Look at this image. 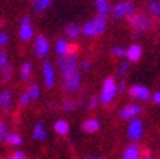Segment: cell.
Masks as SVG:
<instances>
[{"label":"cell","instance_id":"obj_4","mask_svg":"<svg viewBox=\"0 0 160 159\" xmlns=\"http://www.w3.org/2000/svg\"><path fill=\"white\" fill-rule=\"evenodd\" d=\"M117 92L119 90H117V85L114 82V79L113 77H107L103 82V86H102V93H100V98H99L100 102L103 103V105L110 103L114 99Z\"/></svg>","mask_w":160,"mask_h":159},{"label":"cell","instance_id":"obj_9","mask_svg":"<svg viewBox=\"0 0 160 159\" xmlns=\"http://www.w3.org/2000/svg\"><path fill=\"white\" fill-rule=\"evenodd\" d=\"M130 96L136 100H149L150 98V92L146 86H142V85H133L129 90Z\"/></svg>","mask_w":160,"mask_h":159},{"label":"cell","instance_id":"obj_17","mask_svg":"<svg viewBox=\"0 0 160 159\" xmlns=\"http://www.w3.org/2000/svg\"><path fill=\"white\" fill-rule=\"evenodd\" d=\"M96 7L97 12H99V16H104L107 17L109 13L112 12V6L107 0H96Z\"/></svg>","mask_w":160,"mask_h":159},{"label":"cell","instance_id":"obj_23","mask_svg":"<svg viewBox=\"0 0 160 159\" xmlns=\"http://www.w3.org/2000/svg\"><path fill=\"white\" fill-rule=\"evenodd\" d=\"M22 142H23V138L20 135H17V133H9V136L6 139L7 145H12V146H19L22 145Z\"/></svg>","mask_w":160,"mask_h":159},{"label":"cell","instance_id":"obj_8","mask_svg":"<svg viewBox=\"0 0 160 159\" xmlns=\"http://www.w3.org/2000/svg\"><path fill=\"white\" fill-rule=\"evenodd\" d=\"M19 36L22 40L27 42L33 37V27L30 26V17L29 16H24L22 19V24H20V29H19Z\"/></svg>","mask_w":160,"mask_h":159},{"label":"cell","instance_id":"obj_36","mask_svg":"<svg viewBox=\"0 0 160 159\" xmlns=\"http://www.w3.org/2000/svg\"><path fill=\"white\" fill-rule=\"evenodd\" d=\"M82 69L83 70H90V62L89 60H83V62H82Z\"/></svg>","mask_w":160,"mask_h":159},{"label":"cell","instance_id":"obj_5","mask_svg":"<svg viewBox=\"0 0 160 159\" xmlns=\"http://www.w3.org/2000/svg\"><path fill=\"white\" fill-rule=\"evenodd\" d=\"M134 12V4L133 2H122L117 3L113 7V16L114 19H123V17H129L130 14Z\"/></svg>","mask_w":160,"mask_h":159},{"label":"cell","instance_id":"obj_21","mask_svg":"<svg viewBox=\"0 0 160 159\" xmlns=\"http://www.w3.org/2000/svg\"><path fill=\"white\" fill-rule=\"evenodd\" d=\"M147 9H149L152 16L160 19V0H152V2L147 4Z\"/></svg>","mask_w":160,"mask_h":159},{"label":"cell","instance_id":"obj_6","mask_svg":"<svg viewBox=\"0 0 160 159\" xmlns=\"http://www.w3.org/2000/svg\"><path fill=\"white\" fill-rule=\"evenodd\" d=\"M143 135V123L140 119H132L130 120V125L127 128V136H129L132 140H137L142 138Z\"/></svg>","mask_w":160,"mask_h":159},{"label":"cell","instance_id":"obj_29","mask_svg":"<svg viewBox=\"0 0 160 159\" xmlns=\"http://www.w3.org/2000/svg\"><path fill=\"white\" fill-rule=\"evenodd\" d=\"M74 108H76V105L72 100H66L63 103V110H66V112H72V110H74Z\"/></svg>","mask_w":160,"mask_h":159},{"label":"cell","instance_id":"obj_30","mask_svg":"<svg viewBox=\"0 0 160 159\" xmlns=\"http://www.w3.org/2000/svg\"><path fill=\"white\" fill-rule=\"evenodd\" d=\"M30 99H32V98H30L29 93H23V95L20 96V100H19V102H20V105H22V106H26L27 103H29Z\"/></svg>","mask_w":160,"mask_h":159},{"label":"cell","instance_id":"obj_1","mask_svg":"<svg viewBox=\"0 0 160 159\" xmlns=\"http://www.w3.org/2000/svg\"><path fill=\"white\" fill-rule=\"evenodd\" d=\"M127 22L134 30V33H144L153 29L154 22L153 17L147 13H142V12H133L127 17Z\"/></svg>","mask_w":160,"mask_h":159},{"label":"cell","instance_id":"obj_15","mask_svg":"<svg viewBox=\"0 0 160 159\" xmlns=\"http://www.w3.org/2000/svg\"><path fill=\"white\" fill-rule=\"evenodd\" d=\"M70 49H72V45H69L66 40L59 39L56 42V52L59 56H67V55H70Z\"/></svg>","mask_w":160,"mask_h":159},{"label":"cell","instance_id":"obj_18","mask_svg":"<svg viewBox=\"0 0 160 159\" xmlns=\"http://www.w3.org/2000/svg\"><path fill=\"white\" fill-rule=\"evenodd\" d=\"M54 130H56V133L64 136V135H67V133H69L70 126H69V123H67L66 120L60 119V120H57V122L54 123Z\"/></svg>","mask_w":160,"mask_h":159},{"label":"cell","instance_id":"obj_24","mask_svg":"<svg viewBox=\"0 0 160 159\" xmlns=\"http://www.w3.org/2000/svg\"><path fill=\"white\" fill-rule=\"evenodd\" d=\"M30 73H32V65L29 62H26L22 66V70H20V79L22 80H27L30 77Z\"/></svg>","mask_w":160,"mask_h":159},{"label":"cell","instance_id":"obj_2","mask_svg":"<svg viewBox=\"0 0 160 159\" xmlns=\"http://www.w3.org/2000/svg\"><path fill=\"white\" fill-rule=\"evenodd\" d=\"M59 69L63 75V79L72 77L74 75H79V62L76 59V55H67V56H60L57 60Z\"/></svg>","mask_w":160,"mask_h":159},{"label":"cell","instance_id":"obj_41","mask_svg":"<svg viewBox=\"0 0 160 159\" xmlns=\"http://www.w3.org/2000/svg\"><path fill=\"white\" fill-rule=\"evenodd\" d=\"M2 125H3V122H2V120H0V126H2Z\"/></svg>","mask_w":160,"mask_h":159},{"label":"cell","instance_id":"obj_37","mask_svg":"<svg viewBox=\"0 0 160 159\" xmlns=\"http://www.w3.org/2000/svg\"><path fill=\"white\" fill-rule=\"evenodd\" d=\"M153 100H154V103H157V105H160V92H156V93H154Z\"/></svg>","mask_w":160,"mask_h":159},{"label":"cell","instance_id":"obj_16","mask_svg":"<svg viewBox=\"0 0 160 159\" xmlns=\"http://www.w3.org/2000/svg\"><path fill=\"white\" fill-rule=\"evenodd\" d=\"M99 128H100V123L97 119H87V120H84L83 125H82V129L86 133H94L99 130Z\"/></svg>","mask_w":160,"mask_h":159},{"label":"cell","instance_id":"obj_19","mask_svg":"<svg viewBox=\"0 0 160 159\" xmlns=\"http://www.w3.org/2000/svg\"><path fill=\"white\" fill-rule=\"evenodd\" d=\"M82 32H83V29L80 26H77V24H73V23L67 24V26L64 27V33H66L69 37H77Z\"/></svg>","mask_w":160,"mask_h":159},{"label":"cell","instance_id":"obj_33","mask_svg":"<svg viewBox=\"0 0 160 159\" xmlns=\"http://www.w3.org/2000/svg\"><path fill=\"white\" fill-rule=\"evenodd\" d=\"M127 70H129V63H127V62H124L123 65L120 66L119 75H120V76H124V75H126V73H127Z\"/></svg>","mask_w":160,"mask_h":159},{"label":"cell","instance_id":"obj_27","mask_svg":"<svg viewBox=\"0 0 160 159\" xmlns=\"http://www.w3.org/2000/svg\"><path fill=\"white\" fill-rule=\"evenodd\" d=\"M112 53H113L114 56H119V57L127 56V50H124L123 47H120V46H114L113 49H112Z\"/></svg>","mask_w":160,"mask_h":159},{"label":"cell","instance_id":"obj_42","mask_svg":"<svg viewBox=\"0 0 160 159\" xmlns=\"http://www.w3.org/2000/svg\"><path fill=\"white\" fill-rule=\"evenodd\" d=\"M6 159H9V158H6Z\"/></svg>","mask_w":160,"mask_h":159},{"label":"cell","instance_id":"obj_35","mask_svg":"<svg viewBox=\"0 0 160 159\" xmlns=\"http://www.w3.org/2000/svg\"><path fill=\"white\" fill-rule=\"evenodd\" d=\"M99 100L100 99H97L96 96L92 98V99H90V102H89V108H90V109H94V108L97 106V102H99Z\"/></svg>","mask_w":160,"mask_h":159},{"label":"cell","instance_id":"obj_7","mask_svg":"<svg viewBox=\"0 0 160 159\" xmlns=\"http://www.w3.org/2000/svg\"><path fill=\"white\" fill-rule=\"evenodd\" d=\"M50 50V45L44 36H37L34 40V55L37 57H44Z\"/></svg>","mask_w":160,"mask_h":159},{"label":"cell","instance_id":"obj_10","mask_svg":"<svg viewBox=\"0 0 160 159\" xmlns=\"http://www.w3.org/2000/svg\"><path fill=\"white\" fill-rule=\"evenodd\" d=\"M140 112H142V108L139 105H127L120 110V118L132 120V119H136Z\"/></svg>","mask_w":160,"mask_h":159},{"label":"cell","instance_id":"obj_13","mask_svg":"<svg viewBox=\"0 0 160 159\" xmlns=\"http://www.w3.org/2000/svg\"><path fill=\"white\" fill-rule=\"evenodd\" d=\"M12 103H13V98H12V92L10 90H3L0 93V106L4 110L12 109Z\"/></svg>","mask_w":160,"mask_h":159},{"label":"cell","instance_id":"obj_32","mask_svg":"<svg viewBox=\"0 0 160 159\" xmlns=\"http://www.w3.org/2000/svg\"><path fill=\"white\" fill-rule=\"evenodd\" d=\"M7 63H9L7 62V55L4 52H0V69H3Z\"/></svg>","mask_w":160,"mask_h":159},{"label":"cell","instance_id":"obj_40","mask_svg":"<svg viewBox=\"0 0 160 159\" xmlns=\"http://www.w3.org/2000/svg\"><path fill=\"white\" fill-rule=\"evenodd\" d=\"M143 159H153V158H152V156H144Z\"/></svg>","mask_w":160,"mask_h":159},{"label":"cell","instance_id":"obj_12","mask_svg":"<svg viewBox=\"0 0 160 159\" xmlns=\"http://www.w3.org/2000/svg\"><path fill=\"white\" fill-rule=\"evenodd\" d=\"M142 153H140V148L137 145H129L124 149L122 159H140Z\"/></svg>","mask_w":160,"mask_h":159},{"label":"cell","instance_id":"obj_11","mask_svg":"<svg viewBox=\"0 0 160 159\" xmlns=\"http://www.w3.org/2000/svg\"><path fill=\"white\" fill-rule=\"evenodd\" d=\"M43 77H44V85L47 87H52L54 85V70L53 66L49 62L43 63Z\"/></svg>","mask_w":160,"mask_h":159},{"label":"cell","instance_id":"obj_28","mask_svg":"<svg viewBox=\"0 0 160 159\" xmlns=\"http://www.w3.org/2000/svg\"><path fill=\"white\" fill-rule=\"evenodd\" d=\"M9 129H7V125H2L0 126V140L2 142H6V139H7V136H9Z\"/></svg>","mask_w":160,"mask_h":159},{"label":"cell","instance_id":"obj_3","mask_svg":"<svg viewBox=\"0 0 160 159\" xmlns=\"http://www.w3.org/2000/svg\"><path fill=\"white\" fill-rule=\"evenodd\" d=\"M106 19L104 16H97L94 19L89 20L86 24H84L82 29H83V34L86 36H97V34H102L106 29Z\"/></svg>","mask_w":160,"mask_h":159},{"label":"cell","instance_id":"obj_38","mask_svg":"<svg viewBox=\"0 0 160 159\" xmlns=\"http://www.w3.org/2000/svg\"><path fill=\"white\" fill-rule=\"evenodd\" d=\"M124 89H126V85H124L123 82L120 83L119 86H117V90H119V92H124Z\"/></svg>","mask_w":160,"mask_h":159},{"label":"cell","instance_id":"obj_39","mask_svg":"<svg viewBox=\"0 0 160 159\" xmlns=\"http://www.w3.org/2000/svg\"><path fill=\"white\" fill-rule=\"evenodd\" d=\"M86 159H102V158H99V156H89V158H86Z\"/></svg>","mask_w":160,"mask_h":159},{"label":"cell","instance_id":"obj_31","mask_svg":"<svg viewBox=\"0 0 160 159\" xmlns=\"http://www.w3.org/2000/svg\"><path fill=\"white\" fill-rule=\"evenodd\" d=\"M7 43H9V34L2 32L0 33V46H6Z\"/></svg>","mask_w":160,"mask_h":159},{"label":"cell","instance_id":"obj_20","mask_svg":"<svg viewBox=\"0 0 160 159\" xmlns=\"http://www.w3.org/2000/svg\"><path fill=\"white\" fill-rule=\"evenodd\" d=\"M33 138L37 140H44L46 139V129L42 123H36L33 129Z\"/></svg>","mask_w":160,"mask_h":159},{"label":"cell","instance_id":"obj_14","mask_svg":"<svg viewBox=\"0 0 160 159\" xmlns=\"http://www.w3.org/2000/svg\"><path fill=\"white\" fill-rule=\"evenodd\" d=\"M142 53H143V50H142V47H140L139 45H132V46L127 49V59H129L130 62H137V60L142 57Z\"/></svg>","mask_w":160,"mask_h":159},{"label":"cell","instance_id":"obj_25","mask_svg":"<svg viewBox=\"0 0 160 159\" xmlns=\"http://www.w3.org/2000/svg\"><path fill=\"white\" fill-rule=\"evenodd\" d=\"M30 95V98L33 100H36V99H39V96H40V87H39V85H36V83H33V85H30V87H29V92H27Z\"/></svg>","mask_w":160,"mask_h":159},{"label":"cell","instance_id":"obj_22","mask_svg":"<svg viewBox=\"0 0 160 159\" xmlns=\"http://www.w3.org/2000/svg\"><path fill=\"white\" fill-rule=\"evenodd\" d=\"M50 3H52V0H33V6L37 13L44 12V10L50 6Z\"/></svg>","mask_w":160,"mask_h":159},{"label":"cell","instance_id":"obj_26","mask_svg":"<svg viewBox=\"0 0 160 159\" xmlns=\"http://www.w3.org/2000/svg\"><path fill=\"white\" fill-rule=\"evenodd\" d=\"M2 72H3V80H4V82H9L10 77H12V65H10V63H7L6 66L2 69Z\"/></svg>","mask_w":160,"mask_h":159},{"label":"cell","instance_id":"obj_34","mask_svg":"<svg viewBox=\"0 0 160 159\" xmlns=\"http://www.w3.org/2000/svg\"><path fill=\"white\" fill-rule=\"evenodd\" d=\"M10 159H27V158H26V155H24L23 152L17 151V152H14V153H13V156H12Z\"/></svg>","mask_w":160,"mask_h":159}]
</instances>
